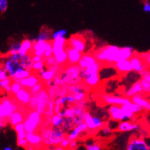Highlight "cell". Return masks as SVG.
<instances>
[{"instance_id": "cell-1", "label": "cell", "mask_w": 150, "mask_h": 150, "mask_svg": "<svg viewBox=\"0 0 150 150\" xmlns=\"http://www.w3.org/2000/svg\"><path fill=\"white\" fill-rule=\"evenodd\" d=\"M42 136V143L45 148L48 146H59L64 139L66 138V133L61 128L52 127H42L38 130Z\"/></svg>"}, {"instance_id": "cell-2", "label": "cell", "mask_w": 150, "mask_h": 150, "mask_svg": "<svg viewBox=\"0 0 150 150\" xmlns=\"http://www.w3.org/2000/svg\"><path fill=\"white\" fill-rule=\"evenodd\" d=\"M101 66L102 64L98 62L92 67L86 68V69H81L80 80L81 83H83L86 87H90V88L98 87L101 83V80L98 74Z\"/></svg>"}, {"instance_id": "cell-3", "label": "cell", "mask_w": 150, "mask_h": 150, "mask_svg": "<svg viewBox=\"0 0 150 150\" xmlns=\"http://www.w3.org/2000/svg\"><path fill=\"white\" fill-rule=\"evenodd\" d=\"M119 49L120 47L117 45H108L101 47L93 54L101 64H114L117 61Z\"/></svg>"}, {"instance_id": "cell-4", "label": "cell", "mask_w": 150, "mask_h": 150, "mask_svg": "<svg viewBox=\"0 0 150 150\" xmlns=\"http://www.w3.org/2000/svg\"><path fill=\"white\" fill-rule=\"evenodd\" d=\"M81 68L77 64L69 65L65 64V67L62 68L58 74L61 86H69L81 82L80 80Z\"/></svg>"}, {"instance_id": "cell-5", "label": "cell", "mask_w": 150, "mask_h": 150, "mask_svg": "<svg viewBox=\"0 0 150 150\" xmlns=\"http://www.w3.org/2000/svg\"><path fill=\"white\" fill-rule=\"evenodd\" d=\"M43 116L35 110L29 109L25 114L23 126L26 132H38L42 127Z\"/></svg>"}, {"instance_id": "cell-6", "label": "cell", "mask_w": 150, "mask_h": 150, "mask_svg": "<svg viewBox=\"0 0 150 150\" xmlns=\"http://www.w3.org/2000/svg\"><path fill=\"white\" fill-rule=\"evenodd\" d=\"M50 99L47 90L44 88L37 94L32 95L28 104V109L35 110L41 114H43Z\"/></svg>"}, {"instance_id": "cell-7", "label": "cell", "mask_w": 150, "mask_h": 150, "mask_svg": "<svg viewBox=\"0 0 150 150\" xmlns=\"http://www.w3.org/2000/svg\"><path fill=\"white\" fill-rule=\"evenodd\" d=\"M19 108L18 103H16L12 96L6 95L0 97V117L8 120L10 115Z\"/></svg>"}, {"instance_id": "cell-8", "label": "cell", "mask_w": 150, "mask_h": 150, "mask_svg": "<svg viewBox=\"0 0 150 150\" xmlns=\"http://www.w3.org/2000/svg\"><path fill=\"white\" fill-rule=\"evenodd\" d=\"M20 58H21V57L18 54H12V55H7L2 61L1 65L8 73V77L11 79H12V77H13L16 71L22 67L19 63Z\"/></svg>"}, {"instance_id": "cell-9", "label": "cell", "mask_w": 150, "mask_h": 150, "mask_svg": "<svg viewBox=\"0 0 150 150\" xmlns=\"http://www.w3.org/2000/svg\"><path fill=\"white\" fill-rule=\"evenodd\" d=\"M83 122L87 127L88 132H96L100 128L107 124L100 117L97 115H92L88 111H85L83 117Z\"/></svg>"}, {"instance_id": "cell-10", "label": "cell", "mask_w": 150, "mask_h": 150, "mask_svg": "<svg viewBox=\"0 0 150 150\" xmlns=\"http://www.w3.org/2000/svg\"><path fill=\"white\" fill-rule=\"evenodd\" d=\"M67 93L71 94L77 103H81L85 101L87 93V87L81 82L69 85L67 87Z\"/></svg>"}, {"instance_id": "cell-11", "label": "cell", "mask_w": 150, "mask_h": 150, "mask_svg": "<svg viewBox=\"0 0 150 150\" xmlns=\"http://www.w3.org/2000/svg\"><path fill=\"white\" fill-rule=\"evenodd\" d=\"M126 150H150V146L143 136H132L127 142Z\"/></svg>"}, {"instance_id": "cell-12", "label": "cell", "mask_w": 150, "mask_h": 150, "mask_svg": "<svg viewBox=\"0 0 150 150\" xmlns=\"http://www.w3.org/2000/svg\"><path fill=\"white\" fill-rule=\"evenodd\" d=\"M98 74L101 81H111L120 75L113 64H102Z\"/></svg>"}, {"instance_id": "cell-13", "label": "cell", "mask_w": 150, "mask_h": 150, "mask_svg": "<svg viewBox=\"0 0 150 150\" xmlns=\"http://www.w3.org/2000/svg\"><path fill=\"white\" fill-rule=\"evenodd\" d=\"M67 45L73 47L74 49L81 52V53H85L87 48V43L84 38L81 35H73L67 40Z\"/></svg>"}, {"instance_id": "cell-14", "label": "cell", "mask_w": 150, "mask_h": 150, "mask_svg": "<svg viewBox=\"0 0 150 150\" xmlns=\"http://www.w3.org/2000/svg\"><path fill=\"white\" fill-rule=\"evenodd\" d=\"M101 100L105 104L109 105V106H111V105L122 106V104L130 100V99L127 97L126 96H117V95L107 94V93L102 96Z\"/></svg>"}, {"instance_id": "cell-15", "label": "cell", "mask_w": 150, "mask_h": 150, "mask_svg": "<svg viewBox=\"0 0 150 150\" xmlns=\"http://www.w3.org/2000/svg\"><path fill=\"white\" fill-rule=\"evenodd\" d=\"M107 113H108L110 120H112L117 121V122L128 120L121 106L111 105L109 107Z\"/></svg>"}, {"instance_id": "cell-16", "label": "cell", "mask_w": 150, "mask_h": 150, "mask_svg": "<svg viewBox=\"0 0 150 150\" xmlns=\"http://www.w3.org/2000/svg\"><path fill=\"white\" fill-rule=\"evenodd\" d=\"M129 62H130V65L132 67V71L135 73L140 74L145 70L149 69V67L146 65V63L141 58L139 53L137 52H136L129 59Z\"/></svg>"}, {"instance_id": "cell-17", "label": "cell", "mask_w": 150, "mask_h": 150, "mask_svg": "<svg viewBox=\"0 0 150 150\" xmlns=\"http://www.w3.org/2000/svg\"><path fill=\"white\" fill-rule=\"evenodd\" d=\"M26 139L28 142V146H31L38 150H44L45 146L42 143V136L39 132H27L26 133Z\"/></svg>"}, {"instance_id": "cell-18", "label": "cell", "mask_w": 150, "mask_h": 150, "mask_svg": "<svg viewBox=\"0 0 150 150\" xmlns=\"http://www.w3.org/2000/svg\"><path fill=\"white\" fill-rule=\"evenodd\" d=\"M88 132L87 127L84 122H82L81 124L76 125L71 130L67 132L66 137L70 140H77L81 138V136L83 134Z\"/></svg>"}, {"instance_id": "cell-19", "label": "cell", "mask_w": 150, "mask_h": 150, "mask_svg": "<svg viewBox=\"0 0 150 150\" xmlns=\"http://www.w3.org/2000/svg\"><path fill=\"white\" fill-rule=\"evenodd\" d=\"M99 61H97V60L96 59L93 54L86 53L85 52V53L82 54V56H81L77 65L79 66L81 70H83L92 67V66L95 65Z\"/></svg>"}, {"instance_id": "cell-20", "label": "cell", "mask_w": 150, "mask_h": 150, "mask_svg": "<svg viewBox=\"0 0 150 150\" xmlns=\"http://www.w3.org/2000/svg\"><path fill=\"white\" fill-rule=\"evenodd\" d=\"M32 96V95L29 90L22 87L18 92H17L14 96H12V97H13V99L17 103L26 106L29 103Z\"/></svg>"}, {"instance_id": "cell-21", "label": "cell", "mask_w": 150, "mask_h": 150, "mask_svg": "<svg viewBox=\"0 0 150 150\" xmlns=\"http://www.w3.org/2000/svg\"><path fill=\"white\" fill-rule=\"evenodd\" d=\"M140 129V125L138 122L131 120H125L119 122L117 131L120 132H129L137 131Z\"/></svg>"}, {"instance_id": "cell-22", "label": "cell", "mask_w": 150, "mask_h": 150, "mask_svg": "<svg viewBox=\"0 0 150 150\" xmlns=\"http://www.w3.org/2000/svg\"><path fill=\"white\" fill-rule=\"evenodd\" d=\"M65 50L67 53V64H69V65L77 64L83 53H81L79 51L68 45H67Z\"/></svg>"}, {"instance_id": "cell-23", "label": "cell", "mask_w": 150, "mask_h": 150, "mask_svg": "<svg viewBox=\"0 0 150 150\" xmlns=\"http://www.w3.org/2000/svg\"><path fill=\"white\" fill-rule=\"evenodd\" d=\"M129 99L132 103L140 106L145 111L150 110V102L148 98V95H146L144 93H139V94L132 96Z\"/></svg>"}, {"instance_id": "cell-24", "label": "cell", "mask_w": 150, "mask_h": 150, "mask_svg": "<svg viewBox=\"0 0 150 150\" xmlns=\"http://www.w3.org/2000/svg\"><path fill=\"white\" fill-rule=\"evenodd\" d=\"M38 75L41 81H42L45 84H46L48 87L51 84V82L54 79V77L57 74L54 71H52L51 68L45 67L42 71L38 73Z\"/></svg>"}, {"instance_id": "cell-25", "label": "cell", "mask_w": 150, "mask_h": 150, "mask_svg": "<svg viewBox=\"0 0 150 150\" xmlns=\"http://www.w3.org/2000/svg\"><path fill=\"white\" fill-rule=\"evenodd\" d=\"M40 81H41V80H40L38 74L32 72L29 76H28V77H25V78H24V79L21 80L19 82L20 83H21V85H22V87L30 90L33 86H35L36 83H39Z\"/></svg>"}, {"instance_id": "cell-26", "label": "cell", "mask_w": 150, "mask_h": 150, "mask_svg": "<svg viewBox=\"0 0 150 150\" xmlns=\"http://www.w3.org/2000/svg\"><path fill=\"white\" fill-rule=\"evenodd\" d=\"M140 75L141 84H142L143 93L146 95L149 94L150 92V72L149 70L146 69L139 74Z\"/></svg>"}, {"instance_id": "cell-27", "label": "cell", "mask_w": 150, "mask_h": 150, "mask_svg": "<svg viewBox=\"0 0 150 150\" xmlns=\"http://www.w3.org/2000/svg\"><path fill=\"white\" fill-rule=\"evenodd\" d=\"M113 65L116 67L120 75H127V74L132 72V67H131L129 60L118 61L114 63Z\"/></svg>"}, {"instance_id": "cell-28", "label": "cell", "mask_w": 150, "mask_h": 150, "mask_svg": "<svg viewBox=\"0 0 150 150\" xmlns=\"http://www.w3.org/2000/svg\"><path fill=\"white\" fill-rule=\"evenodd\" d=\"M136 52L134 50V48L132 47H130V46H125V47H120L118 52L117 61L129 60Z\"/></svg>"}, {"instance_id": "cell-29", "label": "cell", "mask_w": 150, "mask_h": 150, "mask_svg": "<svg viewBox=\"0 0 150 150\" xmlns=\"http://www.w3.org/2000/svg\"><path fill=\"white\" fill-rule=\"evenodd\" d=\"M33 46V40L30 38H24L22 41H21L20 43V47L18 49V54L20 57L25 56L28 54H31Z\"/></svg>"}, {"instance_id": "cell-30", "label": "cell", "mask_w": 150, "mask_h": 150, "mask_svg": "<svg viewBox=\"0 0 150 150\" xmlns=\"http://www.w3.org/2000/svg\"><path fill=\"white\" fill-rule=\"evenodd\" d=\"M25 112H24L19 108L18 110L15 111L10 115L9 117L8 118V123L11 125L12 127L16 126V124L22 123V122H23L24 119H25Z\"/></svg>"}, {"instance_id": "cell-31", "label": "cell", "mask_w": 150, "mask_h": 150, "mask_svg": "<svg viewBox=\"0 0 150 150\" xmlns=\"http://www.w3.org/2000/svg\"><path fill=\"white\" fill-rule=\"evenodd\" d=\"M46 42H44V41H33V46H32L31 54L43 57L45 51Z\"/></svg>"}, {"instance_id": "cell-32", "label": "cell", "mask_w": 150, "mask_h": 150, "mask_svg": "<svg viewBox=\"0 0 150 150\" xmlns=\"http://www.w3.org/2000/svg\"><path fill=\"white\" fill-rule=\"evenodd\" d=\"M139 93H143V90H142V84L139 80L136 81L135 83H132L130 86V87H129L128 89L124 92V96H126L128 98H130L132 96L136 94H139Z\"/></svg>"}, {"instance_id": "cell-33", "label": "cell", "mask_w": 150, "mask_h": 150, "mask_svg": "<svg viewBox=\"0 0 150 150\" xmlns=\"http://www.w3.org/2000/svg\"><path fill=\"white\" fill-rule=\"evenodd\" d=\"M54 102L58 103L59 105H61V107H66V106L77 103L74 98L69 93H66V94L61 96V97H56L54 99Z\"/></svg>"}, {"instance_id": "cell-34", "label": "cell", "mask_w": 150, "mask_h": 150, "mask_svg": "<svg viewBox=\"0 0 150 150\" xmlns=\"http://www.w3.org/2000/svg\"><path fill=\"white\" fill-rule=\"evenodd\" d=\"M52 50H53V54L64 51L67 45V39L66 38H61L52 40Z\"/></svg>"}, {"instance_id": "cell-35", "label": "cell", "mask_w": 150, "mask_h": 150, "mask_svg": "<svg viewBox=\"0 0 150 150\" xmlns=\"http://www.w3.org/2000/svg\"><path fill=\"white\" fill-rule=\"evenodd\" d=\"M20 65L22 68H25V69H27L28 71H32V64H33V61H32V54H28L25 56H22L21 57L19 60Z\"/></svg>"}, {"instance_id": "cell-36", "label": "cell", "mask_w": 150, "mask_h": 150, "mask_svg": "<svg viewBox=\"0 0 150 150\" xmlns=\"http://www.w3.org/2000/svg\"><path fill=\"white\" fill-rule=\"evenodd\" d=\"M31 73H32L31 71H28V70L21 67V68H19L18 71H16L12 80L16 81H20L21 80L24 79V78H25L28 76H29L31 74Z\"/></svg>"}, {"instance_id": "cell-37", "label": "cell", "mask_w": 150, "mask_h": 150, "mask_svg": "<svg viewBox=\"0 0 150 150\" xmlns=\"http://www.w3.org/2000/svg\"><path fill=\"white\" fill-rule=\"evenodd\" d=\"M53 56L58 65L62 67V66H64L67 64V53H66V50L62 51V52H57V53L53 54Z\"/></svg>"}, {"instance_id": "cell-38", "label": "cell", "mask_w": 150, "mask_h": 150, "mask_svg": "<svg viewBox=\"0 0 150 150\" xmlns=\"http://www.w3.org/2000/svg\"><path fill=\"white\" fill-rule=\"evenodd\" d=\"M64 122V117L61 115L54 113L50 120V127H56V128H61Z\"/></svg>"}, {"instance_id": "cell-39", "label": "cell", "mask_w": 150, "mask_h": 150, "mask_svg": "<svg viewBox=\"0 0 150 150\" xmlns=\"http://www.w3.org/2000/svg\"><path fill=\"white\" fill-rule=\"evenodd\" d=\"M26 131L23 130L21 132H16V136H17V145L19 147L25 149L28 146L27 139H26Z\"/></svg>"}, {"instance_id": "cell-40", "label": "cell", "mask_w": 150, "mask_h": 150, "mask_svg": "<svg viewBox=\"0 0 150 150\" xmlns=\"http://www.w3.org/2000/svg\"><path fill=\"white\" fill-rule=\"evenodd\" d=\"M51 35L52 33L47 30L46 28H43L42 30L40 31L35 38H33V41H44V42H48V41H52L51 38Z\"/></svg>"}, {"instance_id": "cell-41", "label": "cell", "mask_w": 150, "mask_h": 150, "mask_svg": "<svg viewBox=\"0 0 150 150\" xmlns=\"http://www.w3.org/2000/svg\"><path fill=\"white\" fill-rule=\"evenodd\" d=\"M12 81V80L10 77L0 81V89L2 90L3 93H6L7 95H9L10 93V86H11Z\"/></svg>"}, {"instance_id": "cell-42", "label": "cell", "mask_w": 150, "mask_h": 150, "mask_svg": "<svg viewBox=\"0 0 150 150\" xmlns=\"http://www.w3.org/2000/svg\"><path fill=\"white\" fill-rule=\"evenodd\" d=\"M20 43H21V42L15 41V42L10 44L8 49V55H12V54H18V49H19L20 47Z\"/></svg>"}, {"instance_id": "cell-43", "label": "cell", "mask_w": 150, "mask_h": 150, "mask_svg": "<svg viewBox=\"0 0 150 150\" xmlns=\"http://www.w3.org/2000/svg\"><path fill=\"white\" fill-rule=\"evenodd\" d=\"M22 87L19 81H12L11 83V86H10V96H14L17 92L22 89Z\"/></svg>"}, {"instance_id": "cell-44", "label": "cell", "mask_w": 150, "mask_h": 150, "mask_svg": "<svg viewBox=\"0 0 150 150\" xmlns=\"http://www.w3.org/2000/svg\"><path fill=\"white\" fill-rule=\"evenodd\" d=\"M67 32L66 29L61 28V29L56 30L54 32H53L51 35V38L52 40H55L57 38H66Z\"/></svg>"}, {"instance_id": "cell-45", "label": "cell", "mask_w": 150, "mask_h": 150, "mask_svg": "<svg viewBox=\"0 0 150 150\" xmlns=\"http://www.w3.org/2000/svg\"><path fill=\"white\" fill-rule=\"evenodd\" d=\"M45 59L42 60L41 61H38V62H33L32 64V71L34 73L38 74L45 67Z\"/></svg>"}, {"instance_id": "cell-46", "label": "cell", "mask_w": 150, "mask_h": 150, "mask_svg": "<svg viewBox=\"0 0 150 150\" xmlns=\"http://www.w3.org/2000/svg\"><path fill=\"white\" fill-rule=\"evenodd\" d=\"M97 132H98V133L100 134V136H101L102 137H104L105 138V137L110 136L112 134V132H113V131L106 124L105 126H103L102 128L100 129Z\"/></svg>"}, {"instance_id": "cell-47", "label": "cell", "mask_w": 150, "mask_h": 150, "mask_svg": "<svg viewBox=\"0 0 150 150\" xmlns=\"http://www.w3.org/2000/svg\"><path fill=\"white\" fill-rule=\"evenodd\" d=\"M85 149L86 150H102L100 144L95 141H91L88 142L85 145Z\"/></svg>"}, {"instance_id": "cell-48", "label": "cell", "mask_w": 150, "mask_h": 150, "mask_svg": "<svg viewBox=\"0 0 150 150\" xmlns=\"http://www.w3.org/2000/svg\"><path fill=\"white\" fill-rule=\"evenodd\" d=\"M44 88H45V83L42 81H40L39 83H36L35 86H33L29 91L31 93H32V95H35L37 94L38 93H39L40 91H42V89H44Z\"/></svg>"}, {"instance_id": "cell-49", "label": "cell", "mask_w": 150, "mask_h": 150, "mask_svg": "<svg viewBox=\"0 0 150 150\" xmlns=\"http://www.w3.org/2000/svg\"><path fill=\"white\" fill-rule=\"evenodd\" d=\"M129 106H130V109L131 110H132V112H133L136 116H137V115L139 114H141V113H142L143 111H145L140 106H139V105L136 104V103H132L131 100L130 103H129Z\"/></svg>"}, {"instance_id": "cell-50", "label": "cell", "mask_w": 150, "mask_h": 150, "mask_svg": "<svg viewBox=\"0 0 150 150\" xmlns=\"http://www.w3.org/2000/svg\"><path fill=\"white\" fill-rule=\"evenodd\" d=\"M139 56L141 57L143 61H144L148 67H149V64H150V53L149 52H145V53H139Z\"/></svg>"}, {"instance_id": "cell-51", "label": "cell", "mask_w": 150, "mask_h": 150, "mask_svg": "<svg viewBox=\"0 0 150 150\" xmlns=\"http://www.w3.org/2000/svg\"><path fill=\"white\" fill-rule=\"evenodd\" d=\"M8 6V0H0V12L4 13L6 12Z\"/></svg>"}, {"instance_id": "cell-52", "label": "cell", "mask_w": 150, "mask_h": 150, "mask_svg": "<svg viewBox=\"0 0 150 150\" xmlns=\"http://www.w3.org/2000/svg\"><path fill=\"white\" fill-rule=\"evenodd\" d=\"M45 64L46 67H51V66L57 64L55 59H54V56H52V57L45 58Z\"/></svg>"}, {"instance_id": "cell-53", "label": "cell", "mask_w": 150, "mask_h": 150, "mask_svg": "<svg viewBox=\"0 0 150 150\" xmlns=\"http://www.w3.org/2000/svg\"><path fill=\"white\" fill-rule=\"evenodd\" d=\"M79 146L78 144V142L77 140H70L69 146H68V148L67 150H76Z\"/></svg>"}, {"instance_id": "cell-54", "label": "cell", "mask_w": 150, "mask_h": 150, "mask_svg": "<svg viewBox=\"0 0 150 150\" xmlns=\"http://www.w3.org/2000/svg\"><path fill=\"white\" fill-rule=\"evenodd\" d=\"M8 77H8V73H7L6 71V70L3 68V67L0 64V81L6 79V78H8Z\"/></svg>"}, {"instance_id": "cell-55", "label": "cell", "mask_w": 150, "mask_h": 150, "mask_svg": "<svg viewBox=\"0 0 150 150\" xmlns=\"http://www.w3.org/2000/svg\"><path fill=\"white\" fill-rule=\"evenodd\" d=\"M69 143H70V139H68L66 137L65 139H64L63 140H62V142L60 143L59 146H61V147H63V148L66 149L67 150V148H68V146H69Z\"/></svg>"}, {"instance_id": "cell-56", "label": "cell", "mask_w": 150, "mask_h": 150, "mask_svg": "<svg viewBox=\"0 0 150 150\" xmlns=\"http://www.w3.org/2000/svg\"><path fill=\"white\" fill-rule=\"evenodd\" d=\"M44 150H67L66 149L61 147V146H48L45 147Z\"/></svg>"}, {"instance_id": "cell-57", "label": "cell", "mask_w": 150, "mask_h": 150, "mask_svg": "<svg viewBox=\"0 0 150 150\" xmlns=\"http://www.w3.org/2000/svg\"><path fill=\"white\" fill-rule=\"evenodd\" d=\"M14 128V130L16 131V132H21V131H23L25 130V128H24V126H23V123H18V124H16V126L13 127Z\"/></svg>"}, {"instance_id": "cell-58", "label": "cell", "mask_w": 150, "mask_h": 150, "mask_svg": "<svg viewBox=\"0 0 150 150\" xmlns=\"http://www.w3.org/2000/svg\"><path fill=\"white\" fill-rule=\"evenodd\" d=\"M143 10L146 13H149L150 12V3L149 1L143 2Z\"/></svg>"}, {"instance_id": "cell-59", "label": "cell", "mask_w": 150, "mask_h": 150, "mask_svg": "<svg viewBox=\"0 0 150 150\" xmlns=\"http://www.w3.org/2000/svg\"><path fill=\"white\" fill-rule=\"evenodd\" d=\"M32 61L33 62H38V61H41L42 60H44L45 58H43L42 57H39V56H35V55H32Z\"/></svg>"}, {"instance_id": "cell-60", "label": "cell", "mask_w": 150, "mask_h": 150, "mask_svg": "<svg viewBox=\"0 0 150 150\" xmlns=\"http://www.w3.org/2000/svg\"><path fill=\"white\" fill-rule=\"evenodd\" d=\"M25 150H38V149H36L35 148H34V147H32V146H28L25 148Z\"/></svg>"}, {"instance_id": "cell-61", "label": "cell", "mask_w": 150, "mask_h": 150, "mask_svg": "<svg viewBox=\"0 0 150 150\" xmlns=\"http://www.w3.org/2000/svg\"><path fill=\"white\" fill-rule=\"evenodd\" d=\"M3 150H13V149L12 147H10V146H6V147L3 149Z\"/></svg>"}, {"instance_id": "cell-62", "label": "cell", "mask_w": 150, "mask_h": 150, "mask_svg": "<svg viewBox=\"0 0 150 150\" xmlns=\"http://www.w3.org/2000/svg\"><path fill=\"white\" fill-rule=\"evenodd\" d=\"M2 94H3V92H2V90L0 89V97H2Z\"/></svg>"}, {"instance_id": "cell-63", "label": "cell", "mask_w": 150, "mask_h": 150, "mask_svg": "<svg viewBox=\"0 0 150 150\" xmlns=\"http://www.w3.org/2000/svg\"><path fill=\"white\" fill-rule=\"evenodd\" d=\"M142 2H146V1H149V0H142Z\"/></svg>"}, {"instance_id": "cell-64", "label": "cell", "mask_w": 150, "mask_h": 150, "mask_svg": "<svg viewBox=\"0 0 150 150\" xmlns=\"http://www.w3.org/2000/svg\"><path fill=\"white\" fill-rule=\"evenodd\" d=\"M0 55H1V54H0Z\"/></svg>"}]
</instances>
